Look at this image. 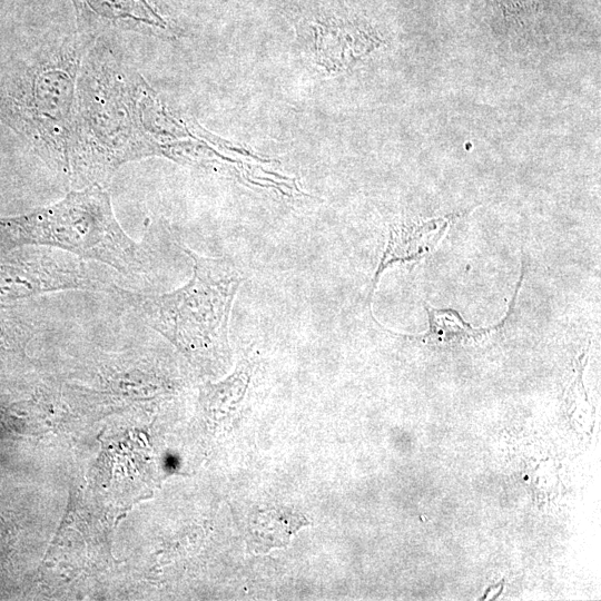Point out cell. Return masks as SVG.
Returning <instances> with one entry per match:
<instances>
[{
    "mask_svg": "<svg viewBox=\"0 0 601 601\" xmlns=\"http://www.w3.org/2000/svg\"><path fill=\"white\" fill-rule=\"evenodd\" d=\"M430 328L426 337L435 343H465L487 333L486 328H474L455 311L426 307Z\"/></svg>",
    "mask_w": 601,
    "mask_h": 601,
    "instance_id": "obj_6",
    "label": "cell"
},
{
    "mask_svg": "<svg viewBox=\"0 0 601 601\" xmlns=\"http://www.w3.org/2000/svg\"><path fill=\"white\" fill-rule=\"evenodd\" d=\"M39 329L33 324L0 315V353L22 348Z\"/></svg>",
    "mask_w": 601,
    "mask_h": 601,
    "instance_id": "obj_7",
    "label": "cell"
},
{
    "mask_svg": "<svg viewBox=\"0 0 601 601\" xmlns=\"http://www.w3.org/2000/svg\"><path fill=\"white\" fill-rule=\"evenodd\" d=\"M69 254L48 247L0 263V302L67 289L110 290L80 257Z\"/></svg>",
    "mask_w": 601,
    "mask_h": 601,
    "instance_id": "obj_4",
    "label": "cell"
},
{
    "mask_svg": "<svg viewBox=\"0 0 601 601\" xmlns=\"http://www.w3.org/2000/svg\"><path fill=\"white\" fill-rule=\"evenodd\" d=\"M449 219L402 220L390 228L388 242L373 280L375 288L382 272L388 266L413 263L426 255L444 235Z\"/></svg>",
    "mask_w": 601,
    "mask_h": 601,
    "instance_id": "obj_5",
    "label": "cell"
},
{
    "mask_svg": "<svg viewBox=\"0 0 601 601\" xmlns=\"http://www.w3.org/2000/svg\"><path fill=\"white\" fill-rule=\"evenodd\" d=\"M83 45L40 48L0 77V119L66 175Z\"/></svg>",
    "mask_w": 601,
    "mask_h": 601,
    "instance_id": "obj_1",
    "label": "cell"
},
{
    "mask_svg": "<svg viewBox=\"0 0 601 601\" xmlns=\"http://www.w3.org/2000/svg\"><path fill=\"white\" fill-rule=\"evenodd\" d=\"M505 19H521L532 7V0H485Z\"/></svg>",
    "mask_w": 601,
    "mask_h": 601,
    "instance_id": "obj_8",
    "label": "cell"
},
{
    "mask_svg": "<svg viewBox=\"0 0 601 601\" xmlns=\"http://www.w3.org/2000/svg\"><path fill=\"white\" fill-rule=\"evenodd\" d=\"M0 245L63 249L107 264L128 277L148 269L144 249L124 231L101 186L70 191L60 201L28 214L0 217Z\"/></svg>",
    "mask_w": 601,
    "mask_h": 601,
    "instance_id": "obj_3",
    "label": "cell"
},
{
    "mask_svg": "<svg viewBox=\"0 0 601 601\" xmlns=\"http://www.w3.org/2000/svg\"><path fill=\"white\" fill-rule=\"evenodd\" d=\"M181 248L193 260V276L183 287L162 295L134 293L115 285L109 292L189 359L209 362L227 351L231 305L246 276L229 258L205 257Z\"/></svg>",
    "mask_w": 601,
    "mask_h": 601,
    "instance_id": "obj_2",
    "label": "cell"
}]
</instances>
